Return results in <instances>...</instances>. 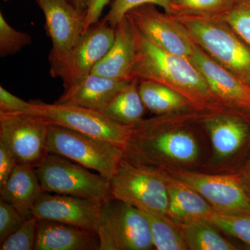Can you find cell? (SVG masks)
<instances>
[{"mask_svg": "<svg viewBox=\"0 0 250 250\" xmlns=\"http://www.w3.org/2000/svg\"><path fill=\"white\" fill-rule=\"evenodd\" d=\"M136 56L134 27L125 17L116 27L114 42L106 55L93 67L91 73L113 80L132 81Z\"/></svg>", "mask_w": 250, "mask_h": 250, "instance_id": "obj_17", "label": "cell"}, {"mask_svg": "<svg viewBox=\"0 0 250 250\" xmlns=\"http://www.w3.org/2000/svg\"><path fill=\"white\" fill-rule=\"evenodd\" d=\"M139 81L129 82L112 98L101 110L112 121L128 128H134L143 121L145 106L139 93Z\"/></svg>", "mask_w": 250, "mask_h": 250, "instance_id": "obj_23", "label": "cell"}, {"mask_svg": "<svg viewBox=\"0 0 250 250\" xmlns=\"http://www.w3.org/2000/svg\"><path fill=\"white\" fill-rule=\"evenodd\" d=\"M142 211L149 222L154 249L188 250L182 230L168 217L152 212Z\"/></svg>", "mask_w": 250, "mask_h": 250, "instance_id": "obj_25", "label": "cell"}, {"mask_svg": "<svg viewBox=\"0 0 250 250\" xmlns=\"http://www.w3.org/2000/svg\"><path fill=\"white\" fill-rule=\"evenodd\" d=\"M188 250H236L228 240L217 231L216 227L208 220H197L179 226Z\"/></svg>", "mask_w": 250, "mask_h": 250, "instance_id": "obj_24", "label": "cell"}, {"mask_svg": "<svg viewBox=\"0 0 250 250\" xmlns=\"http://www.w3.org/2000/svg\"><path fill=\"white\" fill-rule=\"evenodd\" d=\"M0 114L39 115V108L35 101H24L0 86Z\"/></svg>", "mask_w": 250, "mask_h": 250, "instance_id": "obj_32", "label": "cell"}, {"mask_svg": "<svg viewBox=\"0 0 250 250\" xmlns=\"http://www.w3.org/2000/svg\"><path fill=\"white\" fill-rule=\"evenodd\" d=\"M155 5L144 4L130 10L126 17L147 39L170 53L189 59L196 44L178 18L162 13Z\"/></svg>", "mask_w": 250, "mask_h": 250, "instance_id": "obj_12", "label": "cell"}, {"mask_svg": "<svg viewBox=\"0 0 250 250\" xmlns=\"http://www.w3.org/2000/svg\"><path fill=\"white\" fill-rule=\"evenodd\" d=\"M111 1V0H89L85 12L84 27H83L84 32L94 24L98 22L105 6Z\"/></svg>", "mask_w": 250, "mask_h": 250, "instance_id": "obj_35", "label": "cell"}, {"mask_svg": "<svg viewBox=\"0 0 250 250\" xmlns=\"http://www.w3.org/2000/svg\"><path fill=\"white\" fill-rule=\"evenodd\" d=\"M38 220L36 217L28 218L16 232L1 243V250H33L35 248Z\"/></svg>", "mask_w": 250, "mask_h": 250, "instance_id": "obj_30", "label": "cell"}, {"mask_svg": "<svg viewBox=\"0 0 250 250\" xmlns=\"http://www.w3.org/2000/svg\"><path fill=\"white\" fill-rule=\"evenodd\" d=\"M170 0H113L109 11L103 22L113 28L121 22L130 10L144 4H153L163 8L167 12Z\"/></svg>", "mask_w": 250, "mask_h": 250, "instance_id": "obj_31", "label": "cell"}, {"mask_svg": "<svg viewBox=\"0 0 250 250\" xmlns=\"http://www.w3.org/2000/svg\"><path fill=\"white\" fill-rule=\"evenodd\" d=\"M188 59L201 72L228 113L250 120V85L218 65L197 45Z\"/></svg>", "mask_w": 250, "mask_h": 250, "instance_id": "obj_13", "label": "cell"}, {"mask_svg": "<svg viewBox=\"0 0 250 250\" xmlns=\"http://www.w3.org/2000/svg\"><path fill=\"white\" fill-rule=\"evenodd\" d=\"M36 170L43 192L103 202L113 197L108 179L58 154H49Z\"/></svg>", "mask_w": 250, "mask_h": 250, "instance_id": "obj_6", "label": "cell"}, {"mask_svg": "<svg viewBox=\"0 0 250 250\" xmlns=\"http://www.w3.org/2000/svg\"><path fill=\"white\" fill-rule=\"evenodd\" d=\"M236 0H170L167 14L176 17L219 18Z\"/></svg>", "mask_w": 250, "mask_h": 250, "instance_id": "obj_26", "label": "cell"}, {"mask_svg": "<svg viewBox=\"0 0 250 250\" xmlns=\"http://www.w3.org/2000/svg\"><path fill=\"white\" fill-rule=\"evenodd\" d=\"M179 114L170 124L172 115L156 116L131 128L123 147L124 159L156 171L185 168L197 162L200 156L198 141L191 131L175 123Z\"/></svg>", "mask_w": 250, "mask_h": 250, "instance_id": "obj_2", "label": "cell"}, {"mask_svg": "<svg viewBox=\"0 0 250 250\" xmlns=\"http://www.w3.org/2000/svg\"><path fill=\"white\" fill-rule=\"evenodd\" d=\"M177 18L212 60L250 85V46L229 24L218 18Z\"/></svg>", "mask_w": 250, "mask_h": 250, "instance_id": "obj_3", "label": "cell"}, {"mask_svg": "<svg viewBox=\"0 0 250 250\" xmlns=\"http://www.w3.org/2000/svg\"><path fill=\"white\" fill-rule=\"evenodd\" d=\"M47 150L111 179L124 158L123 148L61 125H49Z\"/></svg>", "mask_w": 250, "mask_h": 250, "instance_id": "obj_5", "label": "cell"}, {"mask_svg": "<svg viewBox=\"0 0 250 250\" xmlns=\"http://www.w3.org/2000/svg\"><path fill=\"white\" fill-rule=\"evenodd\" d=\"M139 88L145 106L156 116L196 111L188 100L180 93L159 82L140 81Z\"/></svg>", "mask_w": 250, "mask_h": 250, "instance_id": "obj_22", "label": "cell"}, {"mask_svg": "<svg viewBox=\"0 0 250 250\" xmlns=\"http://www.w3.org/2000/svg\"><path fill=\"white\" fill-rule=\"evenodd\" d=\"M131 82L90 73L65 88L55 103L101 111L118 92Z\"/></svg>", "mask_w": 250, "mask_h": 250, "instance_id": "obj_18", "label": "cell"}, {"mask_svg": "<svg viewBox=\"0 0 250 250\" xmlns=\"http://www.w3.org/2000/svg\"><path fill=\"white\" fill-rule=\"evenodd\" d=\"M17 166L14 156L7 147L0 142V188L4 187Z\"/></svg>", "mask_w": 250, "mask_h": 250, "instance_id": "obj_34", "label": "cell"}, {"mask_svg": "<svg viewBox=\"0 0 250 250\" xmlns=\"http://www.w3.org/2000/svg\"><path fill=\"white\" fill-rule=\"evenodd\" d=\"M218 18L229 24L250 46V0H236L228 12Z\"/></svg>", "mask_w": 250, "mask_h": 250, "instance_id": "obj_29", "label": "cell"}, {"mask_svg": "<svg viewBox=\"0 0 250 250\" xmlns=\"http://www.w3.org/2000/svg\"><path fill=\"white\" fill-rule=\"evenodd\" d=\"M116 38V28L102 21L85 31L59 72L64 88L91 73L95 65L111 49Z\"/></svg>", "mask_w": 250, "mask_h": 250, "instance_id": "obj_15", "label": "cell"}, {"mask_svg": "<svg viewBox=\"0 0 250 250\" xmlns=\"http://www.w3.org/2000/svg\"><path fill=\"white\" fill-rule=\"evenodd\" d=\"M4 1L5 2H7L11 0H4ZM67 1H70L77 9L83 11V12H85V10H86L88 2H89V0H67Z\"/></svg>", "mask_w": 250, "mask_h": 250, "instance_id": "obj_37", "label": "cell"}, {"mask_svg": "<svg viewBox=\"0 0 250 250\" xmlns=\"http://www.w3.org/2000/svg\"><path fill=\"white\" fill-rule=\"evenodd\" d=\"M161 172L168 192L167 216L179 227L197 220H208L215 211L210 204L192 188Z\"/></svg>", "mask_w": 250, "mask_h": 250, "instance_id": "obj_20", "label": "cell"}, {"mask_svg": "<svg viewBox=\"0 0 250 250\" xmlns=\"http://www.w3.org/2000/svg\"><path fill=\"white\" fill-rule=\"evenodd\" d=\"M39 116L51 124L61 125L124 147L131 128L112 121L98 110L61 104H47L35 100Z\"/></svg>", "mask_w": 250, "mask_h": 250, "instance_id": "obj_11", "label": "cell"}, {"mask_svg": "<svg viewBox=\"0 0 250 250\" xmlns=\"http://www.w3.org/2000/svg\"><path fill=\"white\" fill-rule=\"evenodd\" d=\"M26 220L13 206L0 200V243L19 229Z\"/></svg>", "mask_w": 250, "mask_h": 250, "instance_id": "obj_33", "label": "cell"}, {"mask_svg": "<svg viewBox=\"0 0 250 250\" xmlns=\"http://www.w3.org/2000/svg\"><path fill=\"white\" fill-rule=\"evenodd\" d=\"M241 182L250 197V154L246 164L239 172Z\"/></svg>", "mask_w": 250, "mask_h": 250, "instance_id": "obj_36", "label": "cell"}, {"mask_svg": "<svg viewBox=\"0 0 250 250\" xmlns=\"http://www.w3.org/2000/svg\"><path fill=\"white\" fill-rule=\"evenodd\" d=\"M103 202L43 192L33 207L32 215L38 220L57 222L95 232Z\"/></svg>", "mask_w": 250, "mask_h": 250, "instance_id": "obj_14", "label": "cell"}, {"mask_svg": "<svg viewBox=\"0 0 250 250\" xmlns=\"http://www.w3.org/2000/svg\"><path fill=\"white\" fill-rule=\"evenodd\" d=\"M209 136L214 157L231 159L250 149V120L233 113H215L200 118Z\"/></svg>", "mask_w": 250, "mask_h": 250, "instance_id": "obj_16", "label": "cell"}, {"mask_svg": "<svg viewBox=\"0 0 250 250\" xmlns=\"http://www.w3.org/2000/svg\"><path fill=\"white\" fill-rule=\"evenodd\" d=\"M95 232L100 250L154 249L149 222L142 210L113 197L102 204Z\"/></svg>", "mask_w": 250, "mask_h": 250, "instance_id": "obj_4", "label": "cell"}, {"mask_svg": "<svg viewBox=\"0 0 250 250\" xmlns=\"http://www.w3.org/2000/svg\"><path fill=\"white\" fill-rule=\"evenodd\" d=\"M35 250H100L94 231L49 220H39Z\"/></svg>", "mask_w": 250, "mask_h": 250, "instance_id": "obj_19", "label": "cell"}, {"mask_svg": "<svg viewBox=\"0 0 250 250\" xmlns=\"http://www.w3.org/2000/svg\"><path fill=\"white\" fill-rule=\"evenodd\" d=\"M43 192L36 167L17 164L4 187L0 200L13 206L26 219L32 217V209Z\"/></svg>", "mask_w": 250, "mask_h": 250, "instance_id": "obj_21", "label": "cell"}, {"mask_svg": "<svg viewBox=\"0 0 250 250\" xmlns=\"http://www.w3.org/2000/svg\"><path fill=\"white\" fill-rule=\"evenodd\" d=\"M31 37L27 33L16 30L11 27L0 13V56L2 58L21 52L30 45Z\"/></svg>", "mask_w": 250, "mask_h": 250, "instance_id": "obj_28", "label": "cell"}, {"mask_svg": "<svg viewBox=\"0 0 250 250\" xmlns=\"http://www.w3.org/2000/svg\"><path fill=\"white\" fill-rule=\"evenodd\" d=\"M36 3L45 16L46 31L52 41L50 74L58 77L83 34L85 12L67 0H36Z\"/></svg>", "mask_w": 250, "mask_h": 250, "instance_id": "obj_9", "label": "cell"}, {"mask_svg": "<svg viewBox=\"0 0 250 250\" xmlns=\"http://www.w3.org/2000/svg\"><path fill=\"white\" fill-rule=\"evenodd\" d=\"M49 125L39 115L0 114V142L17 164L38 167L49 154Z\"/></svg>", "mask_w": 250, "mask_h": 250, "instance_id": "obj_10", "label": "cell"}, {"mask_svg": "<svg viewBox=\"0 0 250 250\" xmlns=\"http://www.w3.org/2000/svg\"><path fill=\"white\" fill-rule=\"evenodd\" d=\"M160 172L192 188L215 211L227 214L250 213V197L239 174H205L187 168H170Z\"/></svg>", "mask_w": 250, "mask_h": 250, "instance_id": "obj_8", "label": "cell"}, {"mask_svg": "<svg viewBox=\"0 0 250 250\" xmlns=\"http://www.w3.org/2000/svg\"><path fill=\"white\" fill-rule=\"evenodd\" d=\"M110 184L113 198L167 216L168 192L162 172L134 165L123 158Z\"/></svg>", "mask_w": 250, "mask_h": 250, "instance_id": "obj_7", "label": "cell"}, {"mask_svg": "<svg viewBox=\"0 0 250 250\" xmlns=\"http://www.w3.org/2000/svg\"><path fill=\"white\" fill-rule=\"evenodd\" d=\"M132 25L136 43L133 80L154 81L170 87L203 116L227 112L188 59L161 48Z\"/></svg>", "mask_w": 250, "mask_h": 250, "instance_id": "obj_1", "label": "cell"}, {"mask_svg": "<svg viewBox=\"0 0 250 250\" xmlns=\"http://www.w3.org/2000/svg\"><path fill=\"white\" fill-rule=\"evenodd\" d=\"M208 221L218 229L236 237L250 246V213L227 214L215 210Z\"/></svg>", "mask_w": 250, "mask_h": 250, "instance_id": "obj_27", "label": "cell"}]
</instances>
